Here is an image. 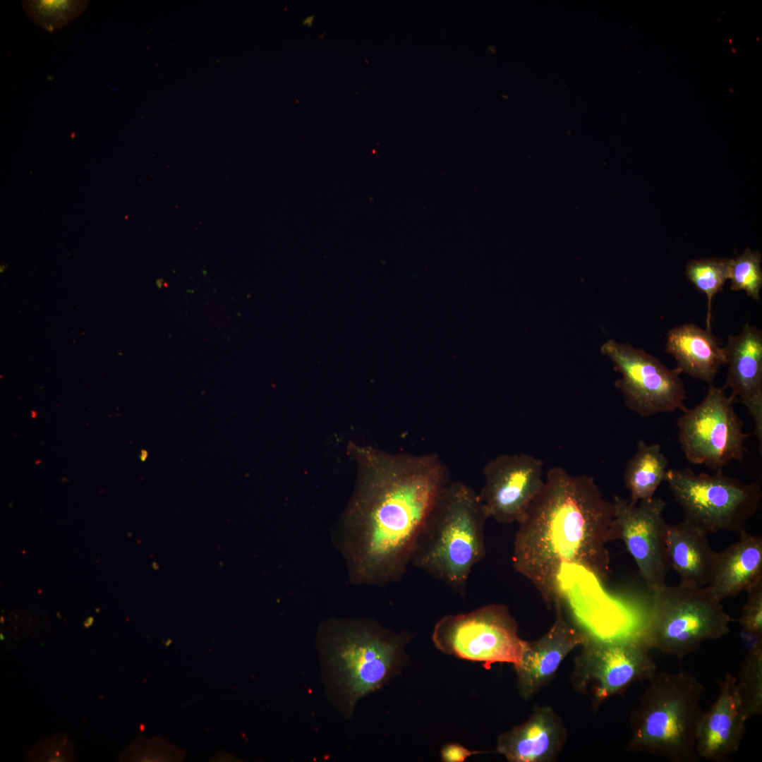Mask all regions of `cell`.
I'll list each match as a JSON object with an SVG mask.
<instances>
[{
  "label": "cell",
  "instance_id": "cell-25",
  "mask_svg": "<svg viewBox=\"0 0 762 762\" xmlns=\"http://www.w3.org/2000/svg\"><path fill=\"white\" fill-rule=\"evenodd\" d=\"M761 254L747 248L734 259H730L729 277L732 291L743 290L754 300L758 301L762 286Z\"/></svg>",
  "mask_w": 762,
  "mask_h": 762
},
{
  "label": "cell",
  "instance_id": "cell-11",
  "mask_svg": "<svg viewBox=\"0 0 762 762\" xmlns=\"http://www.w3.org/2000/svg\"><path fill=\"white\" fill-rule=\"evenodd\" d=\"M621 375L615 382L628 408L641 417L684 411L687 399L678 368L669 369L660 360L630 344L608 340L600 349Z\"/></svg>",
  "mask_w": 762,
  "mask_h": 762
},
{
  "label": "cell",
  "instance_id": "cell-2",
  "mask_svg": "<svg viewBox=\"0 0 762 762\" xmlns=\"http://www.w3.org/2000/svg\"><path fill=\"white\" fill-rule=\"evenodd\" d=\"M615 504L594 478L562 467L547 471L542 488L518 522L512 564L549 605L562 603L561 577L576 565L600 581L609 576L607 543L616 540Z\"/></svg>",
  "mask_w": 762,
  "mask_h": 762
},
{
  "label": "cell",
  "instance_id": "cell-6",
  "mask_svg": "<svg viewBox=\"0 0 762 762\" xmlns=\"http://www.w3.org/2000/svg\"><path fill=\"white\" fill-rule=\"evenodd\" d=\"M651 593V607L641 635L651 650L682 659L704 641L730 632L732 619L706 587L666 583Z\"/></svg>",
  "mask_w": 762,
  "mask_h": 762
},
{
  "label": "cell",
  "instance_id": "cell-12",
  "mask_svg": "<svg viewBox=\"0 0 762 762\" xmlns=\"http://www.w3.org/2000/svg\"><path fill=\"white\" fill-rule=\"evenodd\" d=\"M613 502L616 539L624 543L648 589L660 588L666 584L670 569L663 518L666 502L655 497L633 502L618 496Z\"/></svg>",
  "mask_w": 762,
  "mask_h": 762
},
{
  "label": "cell",
  "instance_id": "cell-15",
  "mask_svg": "<svg viewBox=\"0 0 762 762\" xmlns=\"http://www.w3.org/2000/svg\"><path fill=\"white\" fill-rule=\"evenodd\" d=\"M555 607L556 618L552 626L540 639L524 641L521 660L514 667L519 690L525 699L533 696L548 683L566 656L581 645L586 637L565 620L562 603Z\"/></svg>",
  "mask_w": 762,
  "mask_h": 762
},
{
  "label": "cell",
  "instance_id": "cell-18",
  "mask_svg": "<svg viewBox=\"0 0 762 762\" xmlns=\"http://www.w3.org/2000/svg\"><path fill=\"white\" fill-rule=\"evenodd\" d=\"M762 581V537L739 534L738 540L717 552L708 585L718 600L738 595Z\"/></svg>",
  "mask_w": 762,
  "mask_h": 762
},
{
  "label": "cell",
  "instance_id": "cell-10",
  "mask_svg": "<svg viewBox=\"0 0 762 762\" xmlns=\"http://www.w3.org/2000/svg\"><path fill=\"white\" fill-rule=\"evenodd\" d=\"M585 634V633H584ZM576 657L573 682L600 705L637 682L648 680L657 666L641 636L606 639L585 634Z\"/></svg>",
  "mask_w": 762,
  "mask_h": 762
},
{
  "label": "cell",
  "instance_id": "cell-9",
  "mask_svg": "<svg viewBox=\"0 0 762 762\" xmlns=\"http://www.w3.org/2000/svg\"><path fill=\"white\" fill-rule=\"evenodd\" d=\"M731 396L710 385L697 406L686 408L677 421L678 439L686 459L720 471L732 461H743L748 435Z\"/></svg>",
  "mask_w": 762,
  "mask_h": 762
},
{
  "label": "cell",
  "instance_id": "cell-8",
  "mask_svg": "<svg viewBox=\"0 0 762 762\" xmlns=\"http://www.w3.org/2000/svg\"><path fill=\"white\" fill-rule=\"evenodd\" d=\"M432 640L442 653L483 663L487 668L496 663L516 666L524 643L509 608L500 604L442 617L434 627Z\"/></svg>",
  "mask_w": 762,
  "mask_h": 762
},
{
  "label": "cell",
  "instance_id": "cell-27",
  "mask_svg": "<svg viewBox=\"0 0 762 762\" xmlns=\"http://www.w3.org/2000/svg\"><path fill=\"white\" fill-rule=\"evenodd\" d=\"M476 753L459 744H448L442 749L441 758L446 762H462Z\"/></svg>",
  "mask_w": 762,
  "mask_h": 762
},
{
  "label": "cell",
  "instance_id": "cell-24",
  "mask_svg": "<svg viewBox=\"0 0 762 762\" xmlns=\"http://www.w3.org/2000/svg\"><path fill=\"white\" fill-rule=\"evenodd\" d=\"M736 687L747 718L762 713V650L746 652Z\"/></svg>",
  "mask_w": 762,
  "mask_h": 762
},
{
  "label": "cell",
  "instance_id": "cell-29",
  "mask_svg": "<svg viewBox=\"0 0 762 762\" xmlns=\"http://www.w3.org/2000/svg\"><path fill=\"white\" fill-rule=\"evenodd\" d=\"M1 640H4V636L2 634H1Z\"/></svg>",
  "mask_w": 762,
  "mask_h": 762
},
{
  "label": "cell",
  "instance_id": "cell-26",
  "mask_svg": "<svg viewBox=\"0 0 762 762\" xmlns=\"http://www.w3.org/2000/svg\"><path fill=\"white\" fill-rule=\"evenodd\" d=\"M739 623L743 634L762 636V581L746 591Z\"/></svg>",
  "mask_w": 762,
  "mask_h": 762
},
{
  "label": "cell",
  "instance_id": "cell-30",
  "mask_svg": "<svg viewBox=\"0 0 762 762\" xmlns=\"http://www.w3.org/2000/svg\"><path fill=\"white\" fill-rule=\"evenodd\" d=\"M4 617H1V623H4Z\"/></svg>",
  "mask_w": 762,
  "mask_h": 762
},
{
  "label": "cell",
  "instance_id": "cell-19",
  "mask_svg": "<svg viewBox=\"0 0 762 762\" xmlns=\"http://www.w3.org/2000/svg\"><path fill=\"white\" fill-rule=\"evenodd\" d=\"M665 546L670 568L677 574L679 585L691 588L708 585L717 552L706 533L686 520L667 524Z\"/></svg>",
  "mask_w": 762,
  "mask_h": 762
},
{
  "label": "cell",
  "instance_id": "cell-13",
  "mask_svg": "<svg viewBox=\"0 0 762 762\" xmlns=\"http://www.w3.org/2000/svg\"><path fill=\"white\" fill-rule=\"evenodd\" d=\"M543 474V461L530 454H503L488 461L478 493L488 519L518 523L542 488Z\"/></svg>",
  "mask_w": 762,
  "mask_h": 762
},
{
  "label": "cell",
  "instance_id": "cell-28",
  "mask_svg": "<svg viewBox=\"0 0 762 762\" xmlns=\"http://www.w3.org/2000/svg\"><path fill=\"white\" fill-rule=\"evenodd\" d=\"M94 622V618L92 617H87L83 622V625L85 628L90 627Z\"/></svg>",
  "mask_w": 762,
  "mask_h": 762
},
{
  "label": "cell",
  "instance_id": "cell-5",
  "mask_svg": "<svg viewBox=\"0 0 762 762\" xmlns=\"http://www.w3.org/2000/svg\"><path fill=\"white\" fill-rule=\"evenodd\" d=\"M631 717L627 749L664 757L672 762H695L696 741L703 710L701 682L684 670L656 671Z\"/></svg>",
  "mask_w": 762,
  "mask_h": 762
},
{
  "label": "cell",
  "instance_id": "cell-1",
  "mask_svg": "<svg viewBox=\"0 0 762 762\" xmlns=\"http://www.w3.org/2000/svg\"><path fill=\"white\" fill-rule=\"evenodd\" d=\"M358 465L353 494L339 527L337 543L351 583L383 586L400 581L425 517L449 483L435 453L391 454L351 444Z\"/></svg>",
  "mask_w": 762,
  "mask_h": 762
},
{
  "label": "cell",
  "instance_id": "cell-17",
  "mask_svg": "<svg viewBox=\"0 0 762 762\" xmlns=\"http://www.w3.org/2000/svg\"><path fill=\"white\" fill-rule=\"evenodd\" d=\"M562 720L549 706H536L522 724L498 737L497 750L509 761L545 762L556 757L564 742Z\"/></svg>",
  "mask_w": 762,
  "mask_h": 762
},
{
  "label": "cell",
  "instance_id": "cell-7",
  "mask_svg": "<svg viewBox=\"0 0 762 762\" xmlns=\"http://www.w3.org/2000/svg\"><path fill=\"white\" fill-rule=\"evenodd\" d=\"M665 482L681 507L684 520L707 534L746 531L762 499L758 480L745 483L723 474L696 473L689 468H669Z\"/></svg>",
  "mask_w": 762,
  "mask_h": 762
},
{
  "label": "cell",
  "instance_id": "cell-14",
  "mask_svg": "<svg viewBox=\"0 0 762 762\" xmlns=\"http://www.w3.org/2000/svg\"><path fill=\"white\" fill-rule=\"evenodd\" d=\"M718 694L703 711L696 741L698 758L721 762L739 749L748 720L739 696L736 679L727 674L718 682Z\"/></svg>",
  "mask_w": 762,
  "mask_h": 762
},
{
  "label": "cell",
  "instance_id": "cell-23",
  "mask_svg": "<svg viewBox=\"0 0 762 762\" xmlns=\"http://www.w3.org/2000/svg\"><path fill=\"white\" fill-rule=\"evenodd\" d=\"M730 260L725 258H706L691 260L686 267L687 279L701 292L706 294L708 300L706 325L710 329L711 303L713 297L722 290L729 277Z\"/></svg>",
  "mask_w": 762,
  "mask_h": 762
},
{
  "label": "cell",
  "instance_id": "cell-4",
  "mask_svg": "<svg viewBox=\"0 0 762 762\" xmlns=\"http://www.w3.org/2000/svg\"><path fill=\"white\" fill-rule=\"evenodd\" d=\"M488 519L478 492L449 481L421 526L411 564L464 595L473 568L486 554Z\"/></svg>",
  "mask_w": 762,
  "mask_h": 762
},
{
  "label": "cell",
  "instance_id": "cell-20",
  "mask_svg": "<svg viewBox=\"0 0 762 762\" xmlns=\"http://www.w3.org/2000/svg\"><path fill=\"white\" fill-rule=\"evenodd\" d=\"M665 351L675 358L681 373L710 385L719 368L726 364L724 348L719 346L710 329L692 323L668 332Z\"/></svg>",
  "mask_w": 762,
  "mask_h": 762
},
{
  "label": "cell",
  "instance_id": "cell-16",
  "mask_svg": "<svg viewBox=\"0 0 762 762\" xmlns=\"http://www.w3.org/2000/svg\"><path fill=\"white\" fill-rule=\"evenodd\" d=\"M728 364L722 389L730 388L752 418L760 452L762 447V332L746 323L737 336L730 335L724 348Z\"/></svg>",
  "mask_w": 762,
  "mask_h": 762
},
{
  "label": "cell",
  "instance_id": "cell-21",
  "mask_svg": "<svg viewBox=\"0 0 762 762\" xmlns=\"http://www.w3.org/2000/svg\"><path fill=\"white\" fill-rule=\"evenodd\" d=\"M668 460L659 444H647L640 440L636 452L627 462L624 483L633 502L651 499L665 481Z\"/></svg>",
  "mask_w": 762,
  "mask_h": 762
},
{
  "label": "cell",
  "instance_id": "cell-22",
  "mask_svg": "<svg viewBox=\"0 0 762 762\" xmlns=\"http://www.w3.org/2000/svg\"><path fill=\"white\" fill-rule=\"evenodd\" d=\"M22 4L28 17L52 33L80 16L89 1L30 0L22 1Z\"/></svg>",
  "mask_w": 762,
  "mask_h": 762
},
{
  "label": "cell",
  "instance_id": "cell-3",
  "mask_svg": "<svg viewBox=\"0 0 762 762\" xmlns=\"http://www.w3.org/2000/svg\"><path fill=\"white\" fill-rule=\"evenodd\" d=\"M407 635L365 619H331L318 631V651L326 691L346 717L357 702L399 673Z\"/></svg>",
  "mask_w": 762,
  "mask_h": 762
}]
</instances>
